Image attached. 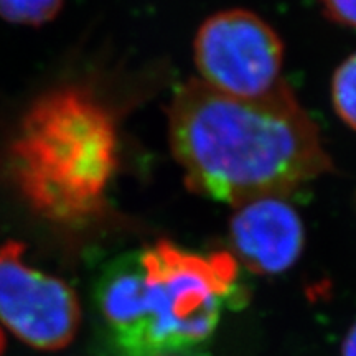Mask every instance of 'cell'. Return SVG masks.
I'll return each instance as SVG.
<instances>
[{
	"label": "cell",
	"mask_w": 356,
	"mask_h": 356,
	"mask_svg": "<svg viewBox=\"0 0 356 356\" xmlns=\"http://www.w3.org/2000/svg\"><path fill=\"white\" fill-rule=\"evenodd\" d=\"M118 144L114 118L92 92L58 88L26 111L8 145L7 172L37 215L79 225L104 207Z\"/></svg>",
	"instance_id": "obj_3"
},
{
	"label": "cell",
	"mask_w": 356,
	"mask_h": 356,
	"mask_svg": "<svg viewBox=\"0 0 356 356\" xmlns=\"http://www.w3.org/2000/svg\"><path fill=\"white\" fill-rule=\"evenodd\" d=\"M332 102L338 118L356 131V53L346 58L333 74Z\"/></svg>",
	"instance_id": "obj_7"
},
{
	"label": "cell",
	"mask_w": 356,
	"mask_h": 356,
	"mask_svg": "<svg viewBox=\"0 0 356 356\" xmlns=\"http://www.w3.org/2000/svg\"><path fill=\"white\" fill-rule=\"evenodd\" d=\"M335 24L356 29V0H320Z\"/></svg>",
	"instance_id": "obj_9"
},
{
	"label": "cell",
	"mask_w": 356,
	"mask_h": 356,
	"mask_svg": "<svg viewBox=\"0 0 356 356\" xmlns=\"http://www.w3.org/2000/svg\"><path fill=\"white\" fill-rule=\"evenodd\" d=\"M22 254L17 241L0 246V323L33 348H65L81 320L76 293L65 280L25 264Z\"/></svg>",
	"instance_id": "obj_5"
},
{
	"label": "cell",
	"mask_w": 356,
	"mask_h": 356,
	"mask_svg": "<svg viewBox=\"0 0 356 356\" xmlns=\"http://www.w3.org/2000/svg\"><path fill=\"white\" fill-rule=\"evenodd\" d=\"M170 144L191 190L239 204L286 197L330 170L318 129L286 83L234 97L191 79L173 97Z\"/></svg>",
	"instance_id": "obj_1"
},
{
	"label": "cell",
	"mask_w": 356,
	"mask_h": 356,
	"mask_svg": "<svg viewBox=\"0 0 356 356\" xmlns=\"http://www.w3.org/2000/svg\"><path fill=\"white\" fill-rule=\"evenodd\" d=\"M65 0H0V17L8 24L38 26L55 19Z\"/></svg>",
	"instance_id": "obj_8"
},
{
	"label": "cell",
	"mask_w": 356,
	"mask_h": 356,
	"mask_svg": "<svg viewBox=\"0 0 356 356\" xmlns=\"http://www.w3.org/2000/svg\"><path fill=\"white\" fill-rule=\"evenodd\" d=\"M236 208L229 222L231 243L248 269L275 275L296 264L305 243L304 222L286 198L264 197Z\"/></svg>",
	"instance_id": "obj_6"
},
{
	"label": "cell",
	"mask_w": 356,
	"mask_h": 356,
	"mask_svg": "<svg viewBox=\"0 0 356 356\" xmlns=\"http://www.w3.org/2000/svg\"><path fill=\"white\" fill-rule=\"evenodd\" d=\"M239 293L233 256H202L167 241L113 261L96 284L97 307L119 356L197 348Z\"/></svg>",
	"instance_id": "obj_2"
},
{
	"label": "cell",
	"mask_w": 356,
	"mask_h": 356,
	"mask_svg": "<svg viewBox=\"0 0 356 356\" xmlns=\"http://www.w3.org/2000/svg\"><path fill=\"white\" fill-rule=\"evenodd\" d=\"M343 356H356V322L353 327L350 328L348 335L345 337L343 341Z\"/></svg>",
	"instance_id": "obj_10"
},
{
	"label": "cell",
	"mask_w": 356,
	"mask_h": 356,
	"mask_svg": "<svg viewBox=\"0 0 356 356\" xmlns=\"http://www.w3.org/2000/svg\"><path fill=\"white\" fill-rule=\"evenodd\" d=\"M203 84L234 97L269 95L284 81V44L256 13L226 10L200 26L193 44Z\"/></svg>",
	"instance_id": "obj_4"
}]
</instances>
